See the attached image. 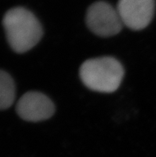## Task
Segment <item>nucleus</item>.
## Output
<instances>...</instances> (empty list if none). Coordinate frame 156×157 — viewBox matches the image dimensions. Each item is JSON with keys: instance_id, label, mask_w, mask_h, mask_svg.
I'll return each mask as SVG.
<instances>
[{"instance_id": "nucleus-1", "label": "nucleus", "mask_w": 156, "mask_h": 157, "mask_svg": "<svg viewBox=\"0 0 156 157\" xmlns=\"http://www.w3.org/2000/svg\"><path fill=\"white\" fill-rule=\"evenodd\" d=\"M6 39L11 49L22 54L31 50L43 34L42 25L34 14L23 7H14L2 19Z\"/></svg>"}, {"instance_id": "nucleus-2", "label": "nucleus", "mask_w": 156, "mask_h": 157, "mask_svg": "<svg viewBox=\"0 0 156 157\" xmlns=\"http://www.w3.org/2000/svg\"><path fill=\"white\" fill-rule=\"evenodd\" d=\"M124 70L112 57H101L86 60L80 68V78L93 91L113 93L120 87Z\"/></svg>"}, {"instance_id": "nucleus-3", "label": "nucleus", "mask_w": 156, "mask_h": 157, "mask_svg": "<svg viewBox=\"0 0 156 157\" xmlns=\"http://www.w3.org/2000/svg\"><path fill=\"white\" fill-rule=\"evenodd\" d=\"M86 24L93 33L101 37L116 35L124 26L116 8L103 1L96 2L89 6Z\"/></svg>"}, {"instance_id": "nucleus-4", "label": "nucleus", "mask_w": 156, "mask_h": 157, "mask_svg": "<svg viewBox=\"0 0 156 157\" xmlns=\"http://www.w3.org/2000/svg\"><path fill=\"white\" fill-rule=\"evenodd\" d=\"M154 7V0H119L116 9L124 26L140 30L151 22Z\"/></svg>"}, {"instance_id": "nucleus-5", "label": "nucleus", "mask_w": 156, "mask_h": 157, "mask_svg": "<svg viewBox=\"0 0 156 157\" xmlns=\"http://www.w3.org/2000/svg\"><path fill=\"white\" fill-rule=\"evenodd\" d=\"M16 111L20 117L26 121L38 122L51 117L55 107L46 95L30 91L21 97L16 105Z\"/></svg>"}, {"instance_id": "nucleus-6", "label": "nucleus", "mask_w": 156, "mask_h": 157, "mask_svg": "<svg viewBox=\"0 0 156 157\" xmlns=\"http://www.w3.org/2000/svg\"><path fill=\"white\" fill-rule=\"evenodd\" d=\"M15 99V84L10 74L0 70V110L6 109Z\"/></svg>"}]
</instances>
